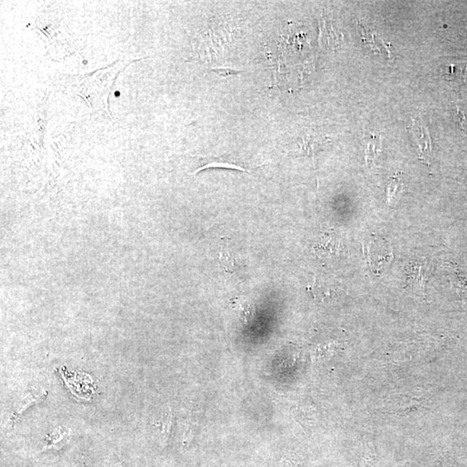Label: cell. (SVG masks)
Returning a JSON list of instances; mask_svg holds the SVG:
<instances>
[{
  "instance_id": "obj_1",
  "label": "cell",
  "mask_w": 467,
  "mask_h": 467,
  "mask_svg": "<svg viewBox=\"0 0 467 467\" xmlns=\"http://www.w3.org/2000/svg\"><path fill=\"white\" fill-rule=\"evenodd\" d=\"M46 397H47V392L45 390L31 389L21 394L13 405L14 410H13L10 422H15V420H18L29 407L42 403Z\"/></svg>"
},
{
  "instance_id": "obj_2",
  "label": "cell",
  "mask_w": 467,
  "mask_h": 467,
  "mask_svg": "<svg viewBox=\"0 0 467 467\" xmlns=\"http://www.w3.org/2000/svg\"><path fill=\"white\" fill-rule=\"evenodd\" d=\"M219 260L221 266L228 273H234L241 267L239 254L237 253L235 248L228 246L227 244L221 247Z\"/></svg>"
},
{
  "instance_id": "obj_3",
  "label": "cell",
  "mask_w": 467,
  "mask_h": 467,
  "mask_svg": "<svg viewBox=\"0 0 467 467\" xmlns=\"http://www.w3.org/2000/svg\"><path fill=\"white\" fill-rule=\"evenodd\" d=\"M205 160H206V163H205L201 168H198L197 170L195 171V173H197V172L202 170H204V169L211 167H226L236 169V170L238 171L246 172L250 171L248 170L246 165L237 160H230V157H211L205 158Z\"/></svg>"
},
{
  "instance_id": "obj_4",
  "label": "cell",
  "mask_w": 467,
  "mask_h": 467,
  "mask_svg": "<svg viewBox=\"0 0 467 467\" xmlns=\"http://www.w3.org/2000/svg\"><path fill=\"white\" fill-rule=\"evenodd\" d=\"M173 414L170 410L168 413L165 414L160 422L156 424L158 427V437H160L162 443L167 444L170 440L172 429H173Z\"/></svg>"
},
{
  "instance_id": "obj_5",
  "label": "cell",
  "mask_w": 467,
  "mask_h": 467,
  "mask_svg": "<svg viewBox=\"0 0 467 467\" xmlns=\"http://www.w3.org/2000/svg\"><path fill=\"white\" fill-rule=\"evenodd\" d=\"M324 143H326V141H324V137L318 134H307L306 137L303 139L300 147L304 152L313 158Z\"/></svg>"
},
{
  "instance_id": "obj_6",
  "label": "cell",
  "mask_w": 467,
  "mask_h": 467,
  "mask_svg": "<svg viewBox=\"0 0 467 467\" xmlns=\"http://www.w3.org/2000/svg\"><path fill=\"white\" fill-rule=\"evenodd\" d=\"M339 241L333 236H324L322 240L319 243V250L323 253V256H331V254H335L339 251Z\"/></svg>"
},
{
  "instance_id": "obj_7",
  "label": "cell",
  "mask_w": 467,
  "mask_h": 467,
  "mask_svg": "<svg viewBox=\"0 0 467 467\" xmlns=\"http://www.w3.org/2000/svg\"><path fill=\"white\" fill-rule=\"evenodd\" d=\"M211 71L216 72L217 75H219L221 77L227 78L230 75H239L241 71H236V69H232L228 68H217L212 69Z\"/></svg>"
},
{
  "instance_id": "obj_8",
  "label": "cell",
  "mask_w": 467,
  "mask_h": 467,
  "mask_svg": "<svg viewBox=\"0 0 467 467\" xmlns=\"http://www.w3.org/2000/svg\"><path fill=\"white\" fill-rule=\"evenodd\" d=\"M398 184H400V183L397 178H395V180L393 181V183L390 184L389 190H387V198H389L390 202L393 200V197H396L397 193L396 189L398 187Z\"/></svg>"
}]
</instances>
